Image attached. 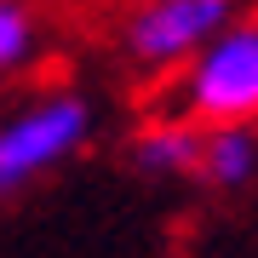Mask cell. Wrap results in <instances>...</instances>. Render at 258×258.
<instances>
[{
  "mask_svg": "<svg viewBox=\"0 0 258 258\" xmlns=\"http://www.w3.org/2000/svg\"><path fill=\"white\" fill-rule=\"evenodd\" d=\"M184 115L201 126H252L258 120V18L224 23L178 81Z\"/></svg>",
  "mask_w": 258,
  "mask_h": 258,
  "instance_id": "obj_1",
  "label": "cell"
},
{
  "mask_svg": "<svg viewBox=\"0 0 258 258\" xmlns=\"http://www.w3.org/2000/svg\"><path fill=\"white\" fill-rule=\"evenodd\" d=\"M92 138V103L75 92H46L0 120V195L46 178Z\"/></svg>",
  "mask_w": 258,
  "mask_h": 258,
  "instance_id": "obj_2",
  "label": "cell"
},
{
  "mask_svg": "<svg viewBox=\"0 0 258 258\" xmlns=\"http://www.w3.org/2000/svg\"><path fill=\"white\" fill-rule=\"evenodd\" d=\"M235 18V0H144L126 18V57L144 69H178Z\"/></svg>",
  "mask_w": 258,
  "mask_h": 258,
  "instance_id": "obj_3",
  "label": "cell"
},
{
  "mask_svg": "<svg viewBox=\"0 0 258 258\" xmlns=\"http://www.w3.org/2000/svg\"><path fill=\"white\" fill-rule=\"evenodd\" d=\"M201 138L207 126L189 115H161L138 126V138H132V166L149 178H195L201 172Z\"/></svg>",
  "mask_w": 258,
  "mask_h": 258,
  "instance_id": "obj_4",
  "label": "cell"
},
{
  "mask_svg": "<svg viewBox=\"0 0 258 258\" xmlns=\"http://www.w3.org/2000/svg\"><path fill=\"white\" fill-rule=\"evenodd\" d=\"M252 172H258V132L252 126H207L195 178L212 189H241Z\"/></svg>",
  "mask_w": 258,
  "mask_h": 258,
  "instance_id": "obj_5",
  "label": "cell"
},
{
  "mask_svg": "<svg viewBox=\"0 0 258 258\" xmlns=\"http://www.w3.org/2000/svg\"><path fill=\"white\" fill-rule=\"evenodd\" d=\"M29 52H35V12L23 0H0V75L29 63Z\"/></svg>",
  "mask_w": 258,
  "mask_h": 258,
  "instance_id": "obj_6",
  "label": "cell"
}]
</instances>
